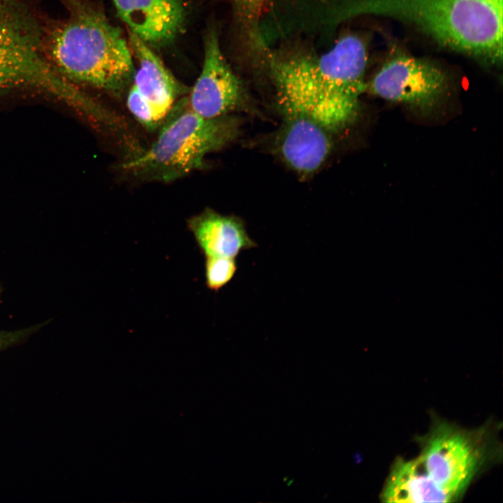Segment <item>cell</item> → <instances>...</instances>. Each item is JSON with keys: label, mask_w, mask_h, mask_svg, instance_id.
I'll return each instance as SVG.
<instances>
[{"label": "cell", "mask_w": 503, "mask_h": 503, "mask_svg": "<svg viewBox=\"0 0 503 503\" xmlns=\"http://www.w3.org/2000/svg\"><path fill=\"white\" fill-rule=\"evenodd\" d=\"M367 54L363 41L349 34L320 56L273 61L272 75L286 114L309 117L330 133L357 117L359 96L366 89Z\"/></svg>", "instance_id": "1"}, {"label": "cell", "mask_w": 503, "mask_h": 503, "mask_svg": "<svg viewBox=\"0 0 503 503\" xmlns=\"http://www.w3.org/2000/svg\"><path fill=\"white\" fill-rule=\"evenodd\" d=\"M66 15L45 24L43 49L61 76L120 95L132 84V52L119 27L89 0H61Z\"/></svg>", "instance_id": "2"}, {"label": "cell", "mask_w": 503, "mask_h": 503, "mask_svg": "<svg viewBox=\"0 0 503 503\" xmlns=\"http://www.w3.org/2000/svg\"><path fill=\"white\" fill-rule=\"evenodd\" d=\"M347 11L393 18L452 50L502 61L503 0H356Z\"/></svg>", "instance_id": "3"}, {"label": "cell", "mask_w": 503, "mask_h": 503, "mask_svg": "<svg viewBox=\"0 0 503 503\" xmlns=\"http://www.w3.org/2000/svg\"><path fill=\"white\" fill-rule=\"evenodd\" d=\"M481 436L447 423L435 424L417 457L398 460L393 465L381 497L387 502H449L457 499L486 458Z\"/></svg>", "instance_id": "4"}, {"label": "cell", "mask_w": 503, "mask_h": 503, "mask_svg": "<svg viewBox=\"0 0 503 503\" xmlns=\"http://www.w3.org/2000/svg\"><path fill=\"white\" fill-rule=\"evenodd\" d=\"M160 126L152 145L122 165L136 179L168 183L201 169L205 157L227 145L237 130L228 115H198L189 108L187 97L175 103Z\"/></svg>", "instance_id": "5"}, {"label": "cell", "mask_w": 503, "mask_h": 503, "mask_svg": "<svg viewBox=\"0 0 503 503\" xmlns=\"http://www.w3.org/2000/svg\"><path fill=\"white\" fill-rule=\"evenodd\" d=\"M45 24L29 0H0V94L36 91L83 113L92 99L47 59Z\"/></svg>", "instance_id": "6"}, {"label": "cell", "mask_w": 503, "mask_h": 503, "mask_svg": "<svg viewBox=\"0 0 503 503\" xmlns=\"http://www.w3.org/2000/svg\"><path fill=\"white\" fill-rule=\"evenodd\" d=\"M446 74L429 61L404 54L388 60L367 89L385 100L402 103L422 114L431 112L447 89Z\"/></svg>", "instance_id": "7"}, {"label": "cell", "mask_w": 503, "mask_h": 503, "mask_svg": "<svg viewBox=\"0 0 503 503\" xmlns=\"http://www.w3.org/2000/svg\"><path fill=\"white\" fill-rule=\"evenodd\" d=\"M240 81L226 60L217 35L208 32L202 70L187 97L189 108L205 118L228 115L243 103Z\"/></svg>", "instance_id": "8"}, {"label": "cell", "mask_w": 503, "mask_h": 503, "mask_svg": "<svg viewBox=\"0 0 503 503\" xmlns=\"http://www.w3.org/2000/svg\"><path fill=\"white\" fill-rule=\"evenodd\" d=\"M119 17L133 34L149 45H163L182 27V0H112Z\"/></svg>", "instance_id": "9"}, {"label": "cell", "mask_w": 503, "mask_h": 503, "mask_svg": "<svg viewBox=\"0 0 503 503\" xmlns=\"http://www.w3.org/2000/svg\"><path fill=\"white\" fill-rule=\"evenodd\" d=\"M277 147L285 163L302 175L316 172L332 149L330 132L315 120L300 115L286 114Z\"/></svg>", "instance_id": "10"}, {"label": "cell", "mask_w": 503, "mask_h": 503, "mask_svg": "<svg viewBox=\"0 0 503 503\" xmlns=\"http://www.w3.org/2000/svg\"><path fill=\"white\" fill-rule=\"evenodd\" d=\"M129 41L138 64L132 84L148 102L161 125L187 89L180 85L149 45L130 32Z\"/></svg>", "instance_id": "11"}, {"label": "cell", "mask_w": 503, "mask_h": 503, "mask_svg": "<svg viewBox=\"0 0 503 503\" xmlns=\"http://www.w3.org/2000/svg\"><path fill=\"white\" fill-rule=\"evenodd\" d=\"M200 252L206 256L235 258L244 250L257 247L240 217L224 215L210 208L187 221Z\"/></svg>", "instance_id": "12"}, {"label": "cell", "mask_w": 503, "mask_h": 503, "mask_svg": "<svg viewBox=\"0 0 503 503\" xmlns=\"http://www.w3.org/2000/svg\"><path fill=\"white\" fill-rule=\"evenodd\" d=\"M204 268L206 286L210 291L217 292L233 279L238 263L235 258L206 256Z\"/></svg>", "instance_id": "13"}, {"label": "cell", "mask_w": 503, "mask_h": 503, "mask_svg": "<svg viewBox=\"0 0 503 503\" xmlns=\"http://www.w3.org/2000/svg\"><path fill=\"white\" fill-rule=\"evenodd\" d=\"M126 103L129 111L144 128L153 131L160 126L151 106L133 85L129 87Z\"/></svg>", "instance_id": "14"}, {"label": "cell", "mask_w": 503, "mask_h": 503, "mask_svg": "<svg viewBox=\"0 0 503 503\" xmlns=\"http://www.w3.org/2000/svg\"><path fill=\"white\" fill-rule=\"evenodd\" d=\"M236 8L246 22L253 24L259 17L267 0H234Z\"/></svg>", "instance_id": "15"}, {"label": "cell", "mask_w": 503, "mask_h": 503, "mask_svg": "<svg viewBox=\"0 0 503 503\" xmlns=\"http://www.w3.org/2000/svg\"><path fill=\"white\" fill-rule=\"evenodd\" d=\"M20 335L17 331L0 330V351L18 342Z\"/></svg>", "instance_id": "16"}]
</instances>
